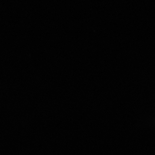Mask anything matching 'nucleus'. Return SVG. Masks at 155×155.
Masks as SVG:
<instances>
[]
</instances>
